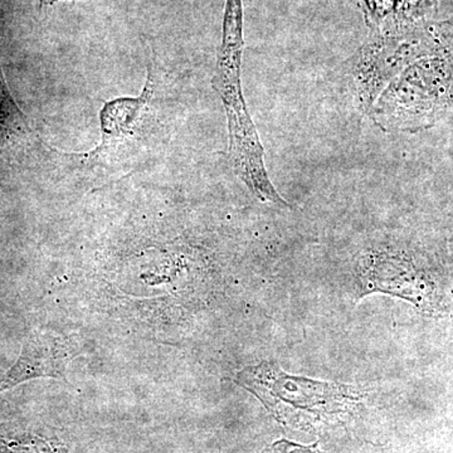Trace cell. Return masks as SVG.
Masks as SVG:
<instances>
[{"label":"cell","instance_id":"obj_1","mask_svg":"<svg viewBox=\"0 0 453 453\" xmlns=\"http://www.w3.org/2000/svg\"><path fill=\"white\" fill-rule=\"evenodd\" d=\"M243 46L242 0H226L222 44L211 85L226 110L229 157L235 174L256 198L288 207L268 178L264 146L244 101L241 83Z\"/></svg>","mask_w":453,"mask_h":453},{"label":"cell","instance_id":"obj_2","mask_svg":"<svg viewBox=\"0 0 453 453\" xmlns=\"http://www.w3.org/2000/svg\"><path fill=\"white\" fill-rule=\"evenodd\" d=\"M235 381L257 396L280 421L290 412L312 416L342 412L360 396L354 387L288 375L270 362L247 366L238 372Z\"/></svg>","mask_w":453,"mask_h":453},{"label":"cell","instance_id":"obj_3","mask_svg":"<svg viewBox=\"0 0 453 453\" xmlns=\"http://www.w3.org/2000/svg\"><path fill=\"white\" fill-rule=\"evenodd\" d=\"M359 280L363 296L380 291L401 297L426 314H437L442 309L436 281L404 253H369L360 264Z\"/></svg>","mask_w":453,"mask_h":453},{"label":"cell","instance_id":"obj_4","mask_svg":"<svg viewBox=\"0 0 453 453\" xmlns=\"http://www.w3.org/2000/svg\"><path fill=\"white\" fill-rule=\"evenodd\" d=\"M70 360V347L62 336L46 330H35L23 342L16 365L0 377V393L37 378L65 381Z\"/></svg>","mask_w":453,"mask_h":453},{"label":"cell","instance_id":"obj_5","mask_svg":"<svg viewBox=\"0 0 453 453\" xmlns=\"http://www.w3.org/2000/svg\"><path fill=\"white\" fill-rule=\"evenodd\" d=\"M153 80L149 73L142 96L135 98H116L110 101L100 113L101 129H103V142L96 150L92 151L89 157H95L101 151L106 150L110 145L115 144L119 140L130 135L134 125L136 124L144 107L148 105L153 95Z\"/></svg>","mask_w":453,"mask_h":453},{"label":"cell","instance_id":"obj_6","mask_svg":"<svg viewBox=\"0 0 453 453\" xmlns=\"http://www.w3.org/2000/svg\"><path fill=\"white\" fill-rule=\"evenodd\" d=\"M273 452L275 453H323L318 451L315 446L306 447L296 445V443L288 442V441L281 440L273 445Z\"/></svg>","mask_w":453,"mask_h":453},{"label":"cell","instance_id":"obj_7","mask_svg":"<svg viewBox=\"0 0 453 453\" xmlns=\"http://www.w3.org/2000/svg\"><path fill=\"white\" fill-rule=\"evenodd\" d=\"M59 2V0H41L42 4L50 5L53 3Z\"/></svg>","mask_w":453,"mask_h":453}]
</instances>
